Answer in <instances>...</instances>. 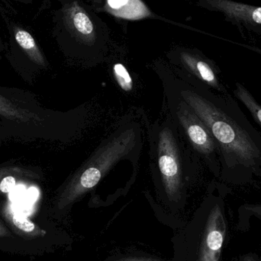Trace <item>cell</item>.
Instances as JSON below:
<instances>
[{"label": "cell", "instance_id": "e0dca14e", "mask_svg": "<svg viewBox=\"0 0 261 261\" xmlns=\"http://www.w3.org/2000/svg\"><path fill=\"white\" fill-rule=\"evenodd\" d=\"M232 261H261V258L257 254L250 253V254L239 256L238 258Z\"/></svg>", "mask_w": 261, "mask_h": 261}, {"label": "cell", "instance_id": "9a60e30c", "mask_svg": "<svg viewBox=\"0 0 261 261\" xmlns=\"http://www.w3.org/2000/svg\"><path fill=\"white\" fill-rule=\"evenodd\" d=\"M239 215L241 218L245 217V216H255L257 219L261 220V204H246V205H242L239 208Z\"/></svg>", "mask_w": 261, "mask_h": 261}, {"label": "cell", "instance_id": "2e32d148", "mask_svg": "<svg viewBox=\"0 0 261 261\" xmlns=\"http://www.w3.org/2000/svg\"><path fill=\"white\" fill-rule=\"evenodd\" d=\"M16 185V181L12 176H6L2 179L0 182V191L3 193H8L13 190Z\"/></svg>", "mask_w": 261, "mask_h": 261}, {"label": "cell", "instance_id": "52a82bcc", "mask_svg": "<svg viewBox=\"0 0 261 261\" xmlns=\"http://www.w3.org/2000/svg\"><path fill=\"white\" fill-rule=\"evenodd\" d=\"M64 29L78 41L93 44L96 40V28L87 11L77 1L69 2L61 9Z\"/></svg>", "mask_w": 261, "mask_h": 261}, {"label": "cell", "instance_id": "5b68a950", "mask_svg": "<svg viewBox=\"0 0 261 261\" xmlns=\"http://www.w3.org/2000/svg\"><path fill=\"white\" fill-rule=\"evenodd\" d=\"M158 164L167 197L172 201L177 200L184 184L182 167L174 135L169 128H164L159 135Z\"/></svg>", "mask_w": 261, "mask_h": 261}, {"label": "cell", "instance_id": "ffe728a7", "mask_svg": "<svg viewBox=\"0 0 261 261\" xmlns=\"http://www.w3.org/2000/svg\"><path fill=\"white\" fill-rule=\"evenodd\" d=\"M3 47V40H2L1 34H0V49Z\"/></svg>", "mask_w": 261, "mask_h": 261}, {"label": "cell", "instance_id": "9c48e42d", "mask_svg": "<svg viewBox=\"0 0 261 261\" xmlns=\"http://www.w3.org/2000/svg\"><path fill=\"white\" fill-rule=\"evenodd\" d=\"M106 10L118 18L140 20L150 15V11L141 0H107Z\"/></svg>", "mask_w": 261, "mask_h": 261}, {"label": "cell", "instance_id": "8fae6325", "mask_svg": "<svg viewBox=\"0 0 261 261\" xmlns=\"http://www.w3.org/2000/svg\"><path fill=\"white\" fill-rule=\"evenodd\" d=\"M0 115L17 122H29L38 121L40 118L35 113L14 105L11 101L0 96Z\"/></svg>", "mask_w": 261, "mask_h": 261}, {"label": "cell", "instance_id": "30bf717a", "mask_svg": "<svg viewBox=\"0 0 261 261\" xmlns=\"http://www.w3.org/2000/svg\"><path fill=\"white\" fill-rule=\"evenodd\" d=\"M4 216L14 231L21 237L25 239H35L45 236V231L41 229L27 218L16 213L9 205L5 208Z\"/></svg>", "mask_w": 261, "mask_h": 261}, {"label": "cell", "instance_id": "ba28073f", "mask_svg": "<svg viewBox=\"0 0 261 261\" xmlns=\"http://www.w3.org/2000/svg\"><path fill=\"white\" fill-rule=\"evenodd\" d=\"M181 59L185 67L196 76L200 82L220 93H228L226 88L221 82L219 69L205 58L188 52L181 54Z\"/></svg>", "mask_w": 261, "mask_h": 261}, {"label": "cell", "instance_id": "6da1fadb", "mask_svg": "<svg viewBox=\"0 0 261 261\" xmlns=\"http://www.w3.org/2000/svg\"><path fill=\"white\" fill-rule=\"evenodd\" d=\"M207 86L181 90L182 100L206 125L219 149V179L236 187L261 180V134L229 93H212Z\"/></svg>", "mask_w": 261, "mask_h": 261}, {"label": "cell", "instance_id": "7a4b0ae2", "mask_svg": "<svg viewBox=\"0 0 261 261\" xmlns=\"http://www.w3.org/2000/svg\"><path fill=\"white\" fill-rule=\"evenodd\" d=\"M228 231L223 199L208 196L184 230L182 261H222Z\"/></svg>", "mask_w": 261, "mask_h": 261}, {"label": "cell", "instance_id": "8992f818", "mask_svg": "<svg viewBox=\"0 0 261 261\" xmlns=\"http://www.w3.org/2000/svg\"><path fill=\"white\" fill-rule=\"evenodd\" d=\"M198 4L207 10L220 12L225 21L240 29L261 35V6L234 0H199Z\"/></svg>", "mask_w": 261, "mask_h": 261}, {"label": "cell", "instance_id": "ac0fdd59", "mask_svg": "<svg viewBox=\"0 0 261 261\" xmlns=\"http://www.w3.org/2000/svg\"><path fill=\"white\" fill-rule=\"evenodd\" d=\"M118 261H164L161 259L154 258V257H128V258L122 259Z\"/></svg>", "mask_w": 261, "mask_h": 261}, {"label": "cell", "instance_id": "5bb4252c", "mask_svg": "<svg viewBox=\"0 0 261 261\" xmlns=\"http://www.w3.org/2000/svg\"><path fill=\"white\" fill-rule=\"evenodd\" d=\"M32 1L33 0H0V13H6L11 16L17 15L18 10L15 6L32 4Z\"/></svg>", "mask_w": 261, "mask_h": 261}, {"label": "cell", "instance_id": "3957f363", "mask_svg": "<svg viewBox=\"0 0 261 261\" xmlns=\"http://www.w3.org/2000/svg\"><path fill=\"white\" fill-rule=\"evenodd\" d=\"M136 140L135 130H124L101 146L70 179L60 196L58 206H67L94 188L116 163L129 153Z\"/></svg>", "mask_w": 261, "mask_h": 261}, {"label": "cell", "instance_id": "277c9868", "mask_svg": "<svg viewBox=\"0 0 261 261\" xmlns=\"http://www.w3.org/2000/svg\"><path fill=\"white\" fill-rule=\"evenodd\" d=\"M176 115L193 147L202 155L215 176L220 177L219 147L206 125L184 100L179 103Z\"/></svg>", "mask_w": 261, "mask_h": 261}, {"label": "cell", "instance_id": "7c38bea8", "mask_svg": "<svg viewBox=\"0 0 261 261\" xmlns=\"http://www.w3.org/2000/svg\"><path fill=\"white\" fill-rule=\"evenodd\" d=\"M233 93L249 112L254 122L261 128V105L252 96L251 92L240 83H236Z\"/></svg>", "mask_w": 261, "mask_h": 261}, {"label": "cell", "instance_id": "4fadbf2b", "mask_svg": "<svg viewBox=\"0 0 261 261\" xmlns=\"http://www.w3.org/2000/svg\"><path fill=\"white\" fill-rule=\"evenodd\" d=\"M113 73L119 87L126 92H130L133 87V81L128 70L123 64H116L113 67Z\"/></svg>", "mask_w": 261, "mask_h": 261}, {"label": "cell", "instance_id": "d6986e66", "mask_svg": "<svg viewBox=\"0 0 261 261\" xmlns=\"http://www.w3.org/2000/svg\"><path fill=\"white\" fill-rule=\"evenodd\" d=\"M11 236H12V234L8 229L7 227L0 221V239L1 238L11 237Z\"/></svg>", "mask_w": 261, "mask_h": 261}]
</instances>
